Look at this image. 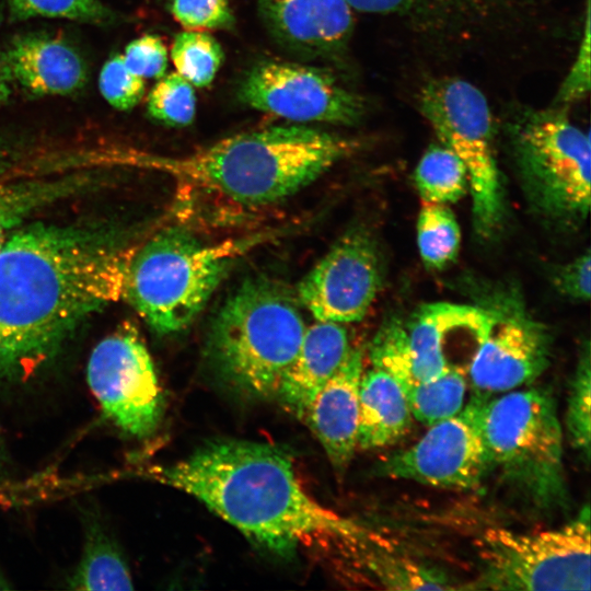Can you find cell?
Returning <instances> with one entry per match:
<instances>
[{
  "label": "cell",
  "instance_id": "18",
  "mask_svg": "<svg viewBox=\"0 0 591 591\" xmlns=\"http://www.w3.org/2000/svg\"><path fill=\"white\" fill-rule=\"evenodd\" d=\"M3 50L13 83L32 95H69L88 81L84 59L59 36L26 33L13 38Z\"/></svg>",
  "mask_w": 591,
  "mask_h": 591
},
{
  "label": "cell",
  "instance_id": "25",
  "mask_svg": "<svg viewBox=\"0 0 591 591\" xmlns=\"http://www.w3.org/2000/svg\"><path fill=\"white\" fill-rule=\"evenodd\" d=\"M363 565L383 588L454 590L457 586L439 568L384 551L363 552Z\"/></svg>",
  "mask_w": 591,
  "mask_h": 591
},
{
  "label": "cell",
  "instance_id": "26",
  "mask_svg": "<svg viewBox=\"0 0 591 591\" xmlns=\"http://www.w3.org/2000/svg\"><path fill=\"white\" fill-rule=\"evenodd\" d=\"M417 246L426 266L441 269L453 262L461 245V230L444 204L424 202L417 218Z\"/></svg>",
  "mask_w": 591,
  "mask_h": 591
},
{
  "label": "cell",
  "instance_id": "30",
  "mask_svg": "<svg viewBox=\"0 0 591 591\" xmlns=\"http://www.w3.org/2000/svg\"><path fill=\"white\" fill-rule=\"evenodd\" d=\"M369 359L373 368L395 379L405 393L417 383L406 325L401 321L391 320L380 327L369 347Z\"/></svg>",
  "mask_w": 591,
  "mask_h": 591
},
{
  "label": "cell",
  "instance_id": "32",
  "mask_svg": "<svg viewBox=\"0 0 591 591\" xmlns=\"http://www.w3.org/2000/svg\"><path fill=\"white\" fill-rule=\"evenodd\" d=\"M147 108L153 119L164 125L187 126L196 113L193 85L177 72L163 76L149 93Z\"/></svg>",
  "mask_w": 591,
  "mask_h": 591
},
{
  "label": "cell",
  "instance_id": "6",
  "mask_svg": "<svg viewBox=\"0 0 591 591\" xmlns=\"http://www.w3.org/2000/svg\"><path fill=\"white\" fill-rule=\"evenodd\" d=\"M270 236L208 243L179 227L164 229L135 248L124 299L155 333H177L200 313L233 264Z\"/></svg>",
  "mask_w": 591,
  "mask_h": 591
},
{
  "label": "cell",
  "instance_id": "12",
  "mask_svg": "<svg viewBox=\"0 0 591 591\" xmlns=\"http://www.w3.org/2000/svg\"><path fill=\"white\" fill-rule=\"evenodd\" d=\"M489 397L475 391L457 414L430 426L415 444L381 461L378 475L456 490L479 485L489 474L483 436Z\"/></svg>",
  "mask_w": 591,
  "mask_h": 591
},
{
  "label": "cell",
  "instance_id": "23",
  "mask_svg": "<svg viewBox=\"0 0 591 591\" xmlns=\"http://www.w3.org/2000/svg\"><path fill=\"white\" fill-rule=\"evenodd\" d=\"M414 179L424 202H455L470 188L463 161L442 143H433L424 152L415 169Z\"/></svg>",
  "mask_w": 591,
  "mask_h": 591
},
{
  "label": "cell",
  "instance_id": "40",
  "mask_svg": "<svg viewBox=\"0 0 591 591\" xmlns=\"http://www.w3.org/2000/svg\"><path fill=\"white\" fill-rule=\"evenodd\" d=\"M7 589H11V586L9 581L5 579V577L3 576V573L0 571V590H7Z\"/></svg>",
  "mask_w": 591,
  "mask_h": 591
},
{
  "label": "cell",
  "instance_id": "39",
  "mask_svg": "<svg viewBox=\"0 0 591 591\" xmlns=\"http://www.w3.org/2000/svg\"><path fill=\"white\" fill-rule=\"evenodd\" d=\"M5 463V452L2 436L0 433V477L2 476Z\"/></svg>",
  "mask_w": 591,
  "mask_h": 591
},
{
  "label": "cell",
  "instance_id": "28",
  "mask_svg": "<svg viewBox=\"0 0 591 591\" xmlns=\"http://www.w3.org/2000/svg\"><path fill=\"white\" fill-rule=\"evenodd\" d=\"M171 57L178 74L192 85L205 88L213 81L221 66L223 51L210 34L186 30L176 35Z\"/></svg>",
  "mask_w": 591,
  "mask_h": 591
},
{
  "label": "cell",
  "instance_id": "9",
  "mask_svg": "<svg viewBox=\"0 0 591 591\" xmlns=\"http://www.w3.org/2000/svg\"><path fill=\"white\" fill-rule=\"evenodd\" d=\"M417 108L440 143L465 164L475 229L491 235L502 215V188L495 152V120L484 93L451 74L429 77L416 94Z\"/></svg>",
  "mask_w": 591,
  "mask_h": 591
},
{
  "label": "cell",
  "instance_id": "4",
  "mask_svg": "<svg viewBox=\"0 0 591 591\" xmlns=\"http://www.w3.org/2000/svg\"><path fill=\"white\" fill-rule=\"evenodd\" d=\"M437 66L521 59L556 35L547 0H348Z\"/></svg>",
  "mask_w": 591,
  "mask_h": 591
},
{
  "label": "cell",
  "instance_id": "14",
  "mask_svg": "<svg viewBox=\"0 0 591 591\" xmlns=\"http://www.w3.org/2000/svg\"><path fill=\"white\" fill-rule=\"evenodd\" d=\"M381 270L374 241L355 230L343 235L300 280L296 298L316 321L358 322L378 296Z\"/></svg>",
  "mask_w": 591,
  "mask_h": 591
},
{
  "label": "cell",
  "instance_id": "38",
  "mask_svg": "<svg viewBox=\"0 0 591 591\" xmlns=\"http://www.w3.org/2000/svg\"><path fill=\"white\" fill-rule=\"evenodd\" d=\"M13 81L5 59L4 50L0 49V103L5 101L11 92Z\"/></svg>",
  "mask_w": 591,
  "mask_h": 591
},
{
  "label": "cell",
  "instance_id": "2",
  "mask_svg": "<svg viewBox=\"0 0 591 591\" xmlns=\"http://www.w3.org/2000/svg\"><path fill=\"white\" fill-rule=\"evenodd\" d=\"M148 477L195 497L246 537L280 555L328 541L358 544L366 530L326 508L302 486L290 455L245 440L207 443Z\"/></svg>",
  "mask_w": 591,
  "mask_h": 591
},
{
  "label": "cell",
  "instance_id": "27",
  "mask_svg": "<svg viewBox=\"0 0 591 591\" xmlns=\"http://www.w3.org/2000/svg\"><path fill=\"white\" fill-rule=\"evenodd\" d=\"M3 152H0V247L13 228L33 209L72 188L68 181L15 183L4 174Z\"/></svg>",
  "mask_w": 591,
  "mask_h": 591
},
{
  "label": "cell",
  "instance_id": "5",
  "mask_svg": "<svg viewBox=\"0 0 591 591\" xmlns=\"http://www.w3.org/2000/svg\"><path fill=\"white\" fill-rule=\"evenodd\" d=\"M305 328L296 294L276 280L250 278L216 314L208 356L233 389L253 397H275Z\"/></svg>",
  "mask_w": 591,
  "mask_h": 591
},
{
  "label": "cell",
  "instance_id": "36",
  "mask_svg": "<svg viewBox=\"0 0 591 591\" xmlns=\"http://www.w3.org/2000/svg\"><path fill=\"white\" fill-rule=\"evenodd\" d=\"M125 65L142 79H160L167 68V51L162 39L146 34L130 42L123 55Z\"/></svg>",
  "mask_w": 591,
  "mask_h": 591
},
{
  "label": "cell",
  "instance_id": "17",
  "mask_svg": "<svg viewBox=\"0 0 591 591\" xmlns=\"http://www.w3.org/2000/svg\"><path fill=\"white\" fill-rule=\"evenodd\" d=\"M362 373L363 354L360 349L351 348L315 395L303 419L338 471L347 467L357 448Z\"/></svg>",
  "mask_w": 591,
  "mask_h": 591
},
{
  "label": "cell",
  "instance_id": "15",
  "mask_svg": "<svg viewBox=\"0 0 591 591\" xmlns=\"http://www.w3.org/2000/svg\"><path fill=\"white\" fill-rule=\"evenodd\" d=\"M490 311V327L468 368L475 391L487 394L533 382L548 368L552 357V338L542 323L519 308Z\"/></svg>",
  "mask_w": 591,
  "mask_h": 591
},
{
  "label": "cell",
  "instance_id": "22",
  "mask_svg": "<svg viewBox=\"0 0 591 591\" xmlns=\"http://www.w3.org/2000/svg\"><path fill=\"white\" fill-rule=\"evenodd\" d=\"M73 590H132L128 565L117 544L96 520L85 528L81 558L68 579Z\"/></svg>",
  "mask_w": 591,
  "mask_h": 591
},
{
  "label": "cell",
  "instance_id": "33",
  "mask_svg": "<svg viewBox=\"0 0 591 591\" xmlns=\"http://www.w3.org/2000/svg\"><path fill=\"white\" fill-rule=\"evenodd\" d=\"M99 88L103 97L114 108L128 111L141 101L146 84L142 78L127 68L123 55H115L102 68Z\"/></svg>",
  "mask_w": 591,
  "mask_h": 591
},
{
  "label": "cell",
  "instance_id": "7",
  "mask_svg": "<svg viewBox=\"0 0 591 591\" xmlns=\"http://www.w3.org/2000/svg\"><path fill=\"white\" fill-rule=\"evenodd\" d=\"M483 436L489 463L512 491L531 507L552 511L566 506L564 434L552 392L534 387L488 399Z\"/></svg>",
  "mask_w": 591,
  "mask_h": 591
},
{
  "label": "cell",
  "instance_id": "35",
  "mask_svg": "<svg viewBox=\"0 0 591 591\" xmlns=\"http://www.w3.org/2000/svg\"><path fill=\"white\" fill-rule=\"evenodd\" d=\"M582 35L573 62L561 82L554 106L567 107L583 100L590 91V0L586 1Z\"/></svg>",
  "mask_w": 591,
  "mask_h": 591
},
{
  "label": "cell",
  "instance_id": "13",
  "mask_svg": "<svg viewBox=\"0 0 591 591\" xmlns=\"http://www.w3.org/2000/svg\"><path fill=\"white\" fill-rule=\"evenodd\" d=\"M242 103L297 123L356 125L367 112L362 95L346 88L328 70L267 60L243 77Z\"/></svg>",
  "mask_w": 591,
  "mask_h": 591
},
{
  "label": "cell",
  "instance_id": "37",
  "mask_svg": "<svg viewBox=\"0 0 591 591\" xmlns=\"http://www.w3.org/2000/svg\"><path fill=\"white\" fill-rule=\"evenodd\" d=\"M553 282L564 296L578 301H588L591 294L590 250L558 267L553 274Z\"/></svg>",
  "mask_w": 591,
  "mask_h": 591
},
{
  "label": "cell",
  "instance_id": "24",
  "mask_svg": "<svg viewBox=\"0 0 591 591\" xmlns=\"http://www.w3.org/2000/svg\"><path fill=\"white\" fill-rule=\"evenodd\" d=\"M466 376L457 364L406 392L414 418L428 427L457 414L464 405Z\"/></svg>",
  "mask_w": 591,
  "mask_h": 591
},
{
  "label": "cell",
  "instance_id": "11",
  "mask_svg": "<svg viewBox=\"0 0 591 591\" xmlns=\"http://www.w3.org/2000/svg\"><path fill=\"white\" fill-rule=\"evenodd\" d=\"M86 380L103 414L123 432L138 439L155 432L164 408L162 387L134 325L123 324L94 347Z\"/></svg>",
  "mask_w": 591,
  "mask_h": 591
},
{
  "label": "cell",
  "instance_id": "8",
  "mask_svg": "<svg viewBox=\"0 0 591 591\" xmlns=\"http://www.w3.org/2000/svg\"><path fill=\"white\" fill-rule=\"evenodd\" d=\"M566 107H517L505 124L507 143L530 206L564 227L582 223L591 202V143Z\"/></svg>",
  "mask_w": 591,
  "mask_h": 591
},
{
  "label": "cell",
  "instance_id": "1",
  "mask_svg": "<svg viewBox=\"0 0 591 591\" xmlns=\"http://www.w3.org/2000/svg\"><path fill=\"white\" fill-rule=\"evenodd\" d=\"M134 251L92 225L9 235L0 247V394L36 374L85 317L124 299Z\"/></svg>",
  "mask_w": 591,
  "mask_h": 591
},
{
  "label": "cell",
  "instance_id": "31",
  "mask_svg": "<svg viewBox=\"0 0 591 591\" xmlns=\"http://www.w3.org/2000/svg\"><path fill=\"white\" fill-rule=\"evenodd\" d=\"M13 20L32 18L66 19L70 21L108 25L116 14L101 0H5Z\"/></svg>",
  "mask_w": 591,
  "mask_h": 591
},
{
  "label": "cell",
  "instance_id": "29",
  "mask_svg": "<svg viewBox=\"0 0 591 591\" xmlns=\"http://www.w3.org/2000/svg\"><path fill=\"white\" fill-rule=\"evenodd\" d=\"M590 343L582 344L575 373L570 380L565 416L567 438L583 462L590 460L591 442V360Z\"/></svg>",
  "mask_w": 591,
  "mask_h": 591
},
{
  "label": "cell",
  "instance_id": "21",
  "mask_svg": "<svg viewBox=\"0 0 591 591\" xmlns=\"http://www.w3.org/2000/svg\"><path fill=\"white\" fill-rule=\"evenodd\" d=\"M412 420L406 393L395 379L373 367L362 373L357 447L370 450L392 445L408 432Z\"/></svg>",
  "mask_w": 591,
  "mask_h": 591
},
{
  "label": "cell",
  "instance_id": "19",
  "mask_svg": "<svg viewBox=\"0 0 591 591\" xmlns=\"http://www.w3.org/2000/svg\"><path fill=\"white\" fill-rule=\"evenodd\" d=\"M493 321L490 310L447 302L422 305L406 324L418 382L433 379L449 366V341L463 336L484 339Z\"/></svg>",
  "mask_w": 591,
  "mask_h": 591
},
{
  "label": "cell",
  "instance_id": "34",
  "mask_svg": "<svg viewBox=\"0 0 591 591\" xmlns=\"http://www.w3.org/2000/svg\"><path fill=\"white\" fill-rule=\"evenodd\" d=\"M170 11L185 30H230L234 25L229 0H171Z\"/></svg>",
  "mask_w": 591,
  "mask_h": 591
},
{
  "label": "cell",
  "instance_id": "41",
  "mask_svg": "<svg viewBox=\"0 0 591 591\" xmlns=\"http://www.w3.org/2000/svg\"><path fill=\"white\" fill-rule=\"evenodd\" d=\"M2 21H3V7L0 3V25H1Z\"/></svg>",
  "mask_w": 591,
  "mask_h": 591
},
{
  "label": "cell",
  "instance_id": "3",
  "mask_svg": "<svg viewBox=\"0 0 591 591\" xmlns=\"http://www.w3.org/2000/svg\"><path fill=\"white\" fill-rule=\"evenodd\" d=\"M360 146L355 138L289 125L241 132L179 157L126 151L121 159L242 205L265 206L294 195Z\"/></svg>",
  "mask_w": 591,
  "mask_h": 591
},
{
  "label": "cell",
  "instance_id": "10",
  "mask_svg": "<svg viewBox=\"0 0 591 591\" xmlns=\"http://www.w3.org/2000/svg\"><path fill=\"white\" fill-rule=\"evenodd\" d=\"M590 541L588 505L552 530L489 529L482 538L479 576L468 589L589 590Z\"/></svg>",
  "mask_w": 591,
  "mask_h": 591
},
{
  "label": "cell",
  "instance_id": "16",
  "mask_svg": "<svg viewBox=\"0 0 591 591\" xmlns=\"http://www.w3.org/2000/svg\"><path fill=\"white\" fill-rule=\"evenodd\" d=\"M269 33L306 56L337 58L350 42L355 18L348 0H257Z\"/></svg>",
  "mask_w": 591,
  "mask_h": 591
},
{
  "label": "cell",
  "instance_id": "20",
  "mask_svg": "<svg viewBox=\"0 0 591 591\" xmlns=\"http://www.w3.org/2000/svg\"><path fill=\"white\" fill-rule=\"evenodd\" d=\"M350 349L349 336L343 324L316 321L305 328L275 397L288 412L304 419L315 395L333 376Z\"/></svg>",
  "mask_w": 591,
  "mask_h": 591
}]
</instances>
